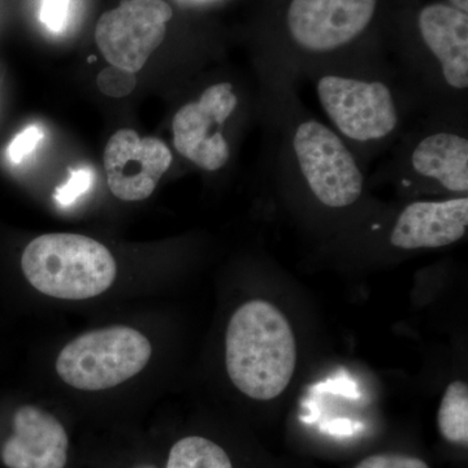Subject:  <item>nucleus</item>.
<instances>
[{
  "mask_svg": "<svg viewBox=\"0 0 468 468\" xmlns=\"http://www.w3.org/2000/svg\"><path fill=\"white\" fill-rule=\"evenodd\" d=\"M257 75L268 177L286 196L316 208L340 212L359 206L368 172L343 138L307 109L298 80L264 55Z\"/></svg>",
  "mask_w": 468,
  "mask_h": 468,
  "instance_id": "1",
  "label": "nucleus"
},
{
  "mask_svg": "<svg viewBox=\"0 0 468 468\" xmlns=\"http://www.w3.org/2000/svg\"><path fill=\"white\" fill-rule=\"evenodd\" d=\"M301 79L309 80L328 125L368 175L369 165L423 116L417 95L383 58L311 68Z\"/></svg>",
  "mask_w": 468,
  "mask_h": 468,
  "instance_id": "2",
  "label": "nucleus"
},
{
  "mask_svg": "<svg viewBox=\"0 0 468 468\" xmlns=\"http://www.w3.org/2000/svg\"><path fill=\"white\" fill-rule=\"evenodd\" d=\"M418 45L397 69L417 95L423 115L468 122V14L445 2L421 5Z\"/></svg>",
  "mask_w": 468,
  "mask_h": 468,
  "instance_id": "3",
  "label": "nucleus"
},
{
  "mask_svg": "<svg viewBox=\"0 0 468 468\" xmlns=\"http://www.w3.org/2000/svg\"><path fill=\"white\" fill-rule=\"evenodd\" d=\"M380 0H289L285 46L264 54L300 80L311 68L356 63L369 57L359 48L374 26Z\"/></svg>",
  "mask_w": 468,
  "mask_h": 468,
  "instance_id": "4",
  "label": "nucleus"
},
{
  "mask_svg": "<svg viewBox=\"0 0 468 468\" xmlns=\"http://www.w3.org/2000/svg\"><path fill=\"white\" fill-rule=\"evenodd\" d=\"M369 181H389L410 199L468 194V122L423 115L397 141Z\"/></svg>",
  "mask_w": 468,
  "mask_h": 468,
  "instance_id": "5",
  "label": "nucleus"
},
{
  "mask_svg": "<svg viewBox=\"0 0 468 468\" xmlns=\"http://www.w3.org/2000/svg\"><path fill=\"white\" fill-rule=\"evenodd\" d=\"M226 363L234 387L245 396L270 401L284 392L297 363L284 314L267 301L242 304L228 324Z\"/></svg>",
  "mask_w": 468,
  "mask_h": 468,
  "instance_id": "6",
  "label": "nucleus"
},
{
  "mask_svg": "<svg viewBox=\"0 0 468 468\" xmlns=\"http://www.w3.org/2000/svg\"><path fill=\"white\" fill-rule=\"evenodd\" d=\"M260 115V97L242 91L232 80L209 82L172 119L176 151L202 171L217 174L232 160L233 129Z\"/></svg>",
  "mask_w": 468,
  "mask_h": 468,
  "instance_id": "7",
  "label": "nucleus"
},
{
  "mask_svg": "<svg viewBox=\"0 0 468 468\" xmlns=\"http://www.w3.org/2000/svg\"><path fill=\"white\" fill-rule=\"evenodd\" d=\"M29 284L48 297L82 301L109 291L116 279L115 258L97 239L50 233L34 239L21 258Z\"/></svg>",
  "mask_w": 468,
  "mask_h": 468,
  "instance_id": "8",
  "label": "nucleus"
},
{
  "mask_svg": "<svg viewBox=\"0 0 468 468\" xmlns=\"http://www.w3.org/2000/svg\"><path fill=\"white\" fill-rule=\"evenodd\" d=\"M153 347L131 326L112 325L79 335L64 346L57 372L64 383L86 392L110 389L140 374Z\"/></svg>",
  "mask_w": 468,
  "mask_h": 468,
  "instance_id": "9",
  "label": "nucleus"
},
{
  "mask_svg": "<svg viewBox=\"0 0 468 468\" xmlns=\"http://www.w3.org/2000/svg\"><path fill=\"white\" fill-rule=\"evenodd\" d=\"M174 9L165 0H122L101 15L95 41L111 66L140 72L167 36Z\"/></svg>",
  "mask_w": 468,
  "mask_h": 468,
  "instance_id": "10",
  "label": "nucleus"
},
{
  "mask_svg": "<svg viewBox=\"0 0 468 468\" xmlns=\"http://www.w3.org/2000/svg\"><path fill=\"white\" fill-rule=\"evenodd\" d=\"M172 162L167 144L155 137L141 138L132 129L116 132L104 150L107 183L122 201L149 198Z\"/></svg>",
  "mask_w": 468,
  "mask_h": 468,
  "instance_id": "11",
  "label": "nucleus"
},
{
  "mask_svg": "<svg viewBox=\"0 0 468 468\" xmlns=\"http://www.w3.org/2000/svg\"><path fill=\"white\" fill-rule=\"evenodd\" d=\"M66 428L50 412L21 406L14 415V433L2 446L7 468H64L68 461Z\"/></svg>",
  "mask_w": 468,
  "mask_h": 468,
  "instance_id": "12",
  "label": "nucleus"
},
{
  "mask_svg": "<svg viewBox=\"0 0 468 468\" xmlns=\"http://www.w3.org/2000/svg\"><path fill=\"white\" fill-rule=\"evenodd\" d=\"M165 468H233L226 451L205 437L189 436L172 446Z\"/></svg>",
  "mask_w": 468,
  "mask_h": 468,
  "instance_id": "13",
  "label": "nucleus"
},
{
  "mask_svg": "<svg viewBox=\"0 0 468 468\" xmlns=\"http://www.w3.org/2000/svg\"><path fill=\"white\" fill-rule=\"evenodd\" d=\"M440 433L446 441L467 445L468 443V388L463 381L449 385L440 405Z\"/></svg>",
  "mask_w": 468,
  "mask_h": 468,
  "instance_id": "14",
  "label": "nucleus"
},
{
  "mask_svg": "<svg viewBox=\"0 0 468 468\" xmlns=\"http://www.w3.org/2000/svg\"><path fill=\"white\" fill-rule=\"evenodd\" d=\"M92 181H94V172L90 168L73 169L67 183L58 186L55 192V201L63 207L73 205L80 197L89 192Z\"/></svg>",
  "mask_w": 468,
  "mask_h": 468,
  "instance_id": "15",
  "label": "nucleus"
},
{
  "mask_svg": "<svg viewBox=\"0 0 468 468\" xmlns=\"http://www.w3.org/2000/svg\"><path fill=\"white\" fill-rule=\"evenodd\" d=\"M98 88L103 94L122 98L131 94L137 84L134 73L111 66L101 70L97 79Z\"/></svg>",
  "mask_w": 468,
  "mask_h": 468,
  "instance_id": "16",
  "label": "nucleus"
},
{
  "mask_svg": "<svg viewBox=\"0 0 468 468\" xmlns=\"http://www.w3.org/2000/svg\"><path fill=\"white\" fill-rule=\"evenodd\" d=\"M43 138V131L38 125H29L18 133L8 147V156L12 163L20 165L37 149Z\"/></svg>",
  "mask_w": 468,
  "mask_h": 468,
  "instance_id": "17",
  "label": "nucleus"
},
{
  "mask_svg": "<svg viewBox=\"0 0 468 468\" xmlns=\"http://www.w3.org/2000/svg\"><path fill=\"white\" fill-rule=\"evenodd\" d=\"M356 468H430L426 462L399 452L369 455Z\"/></svg>",
  "mask_w": 468,
  "mask_h": 468,
  "instance_id": "18",
  "label": "nucleus"
},
{
  "mask_svg": "<svg viewBox=\"0 0 468 468\" xmlns=\"http://www.w3.org/2000/svg\"><path fill=\"white\" fill-rule=\"evenodd\" d=\"M70 0H42L41 21L51 33L58 34L67 27Z\"/></svg>",
  "mask_w": 468,
  "mask_h": 468,
  "instance_id": "19",
  "label": "nucleus"
},
{
  "mask_svg": "<svg viewBox=\"0 0 468 468\" xmlns=\"http://www.w3.org/2000/svg\"><path fill=\"white\" fill-rule=\"evenodd\" d=\"M446 3L451 5L452 7L458 9V11L468 14V0H448Z\"/></svg>",
  "mask_w": 468,
  "mask_h": 468,
  "instance_id": "20",
  "label": "nucleus"
}]
</instances>
